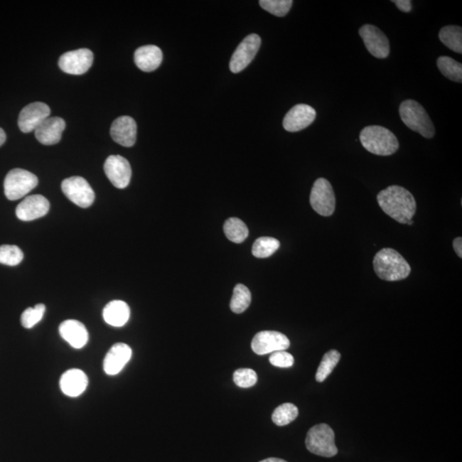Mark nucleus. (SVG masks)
Wrapping results in <instances>:
<instances>
[{
  "label": "nucleus",
  "mask_w": 462,
  "mask_h": 462,
  "mask_svg": "<svg viewBox=\"0 0 462 462\" xmlns=\"http://www.w3.org/2000/svg\"><path fill=\"white\" fill-rule=\"evenodd\" d=\"M65 126V121L61 117H49L35 130L36 137L41 144H57L61 140Z\"/></svg>",
  "instance_id": "6ab92c4d"
},
{
  "label": "nucleus",
  "mask_w": 462,
  "mask_h": 462,
  "mask_svg": "<svg viewBox=\"0 0 462 462\" xmlns=\"http://www.w3.org/2000/svg\"><path fill=\"white\" fill-rule=\"evenodd\" d=\"M45 312L44 304H37L35 308H28L24 311L21 316V323L24 328L31 329L41 322Z\"/></svg>",
  "instance_id": "473e14b6"
},
{
  "label": "nucleus",
  "mask_w": 462,
  "mask_h": 462,
  "mask_svg": "<svg viewBox=\"0 0 462 462\" xmlns=\"http://www.w3.org/2000/svg\"><path fill=\"white\" fill-rule=\"evenodd\" d=\"M94 62V54L90 49L82 48L63 54L58 61L60 68L70 75L85 74Z\"/></svg>",
  "instance_id": "ddd939ff"
},
{
  "label": "nucleus",
  "mask_w": 462,
  "mask_h": 462,
  "mask_svg": "<svg viewBox=\"0 0 462 462\" xmlns=\"http://www.w3.org/2000/svg\"><path fill=\"white\" fill-rule=\"evenodd\" d=\"M316 116L315 109L308 104H296L285 115L283 121L284 128L289 132L301 131L312 124Z\"/></svg>",
  "instance_id": "2eb2a0df"
},
{
  "label": "nucleus",
  "mask_w": 462,
  "mask_h": 462,
  "mask_svg": "<svg viewBox=\"0 0 462 462\" xmlns=\"http://www.w3.org/2000/svg\"><path fill=\"white\" fill-rule=\"evenodd\" d=\"M360 140L365 149L379 156H390L399 149L394 134L379 125L367 126L361 130Z\"/></svg>",
  "instance_id": "7ed1b4c3"
},
{
  "label": "nucleus",
  "mask_w": 462,
  "mask_h": 462,
  "mask_svg": "<svg viewBox=\"0 0 462 462\" xmlns=\"http://www.w3.org/2000/svg\"><path fill=\"white\" fill-rule=\"evenodd\" d=\"M377 203L383 211L400 224H407L416 213V201L406 188L393 185L380 192Z\"/></svg>",
  "instance_id": "f257e3e1"
},
{
  "label": "nucleus",
  "mask_w": 462,
  "mask_h": 462,
  "mask_svg": "<svg viewBox=\"0 0 462 462\" xmlns=\"http://www.w3.org/2000/svg\"><path fill=\"white\" fill-rule=\"evenodd\" d=\"M310 204L315 212L323 217L333 215L335 208V196L328 180L318 178L315 181L310 195Z\"/></svg>",
  "instance_id": "0eeeda50"
},
{
  "label": "nucleus",
  "mask_w": 462,
  "mask_h": 462,
  "mask_svg": "<svg viewBox=\"0 0 462 462\" xmlns=\"http://www.w3.org/2000/svg\"><path fill=\"white\" fill-rule=\"evenodd\" d=\"M130 309L123 301H112L104 306L103 318L108 325L122 327L129 321Z\"/></svg>",
  "instance_id": "5701e85b"
},
{
  "label": "nucleus",
  "mask_w": 462,
  "mask_h": 462,
  "mask_svg": "<svg viewBox=\"0 0 462 462\" xmlns=\"http://www.w3.org/2000/svg\"><path fill=\"white\" fill-rule=\"evenodd\" d=\"M137 125L131 117L122 116L113 122L111 136L113 141L125 148H130L136 144Z\"/></svg>",
  "instance_id": "f3484780"
},
{
  "label": "nucleus",
  "mask_w": 462,
  "mask_h": 462,
  "mask_svg": "<svg viewBox=\"0 0 462 462\" xmlns=\"http://www.w3.org/2000/svg\"><path fill=\"white\" fill-rule=\"evenodd\" d=\"M269 360L272 365L281 368L291 367L295 362L293 355L285 350L272 353Z\"/></svg>",
  "instance_id": "f704fd0d"
},
{
  "label": "nucleus",
  "mask_w": 462,
  "mask_h": 462,
  "mask_svg": "<svg viewBox=\"0 0 462 462\" xmlns=\"http://www.w3.org/2000/svg\"><path fill=\"white\" fill-rule=\"evenodd\" d=\"M399 113L403 123L423 137L431 139L435 136V127L425 108L413 100H407L401 104Z\"/></svg>",
  "instance_id": "20e7f679"
},
{
  "label": "nucleus",
  "mask_w": 462,
  "mask_h": 462,
  "mask_svg": "<svg viewBox=\"0 0 462 462\" xmlns=\"http://www.w3.org/2000/svg\"><path fill=\"white\" fill-rule=\"evenodd\" d=\"M413 224H414V222L412 221V220L409 221V222H407V225H413Z\"/></svg>",
  "instance_id": "ea45409f"
},
{
  "label": "nucleus",
  "mask_w": 462,
  "mask_h": 462,
  "mask_svg": "<svg viewBox=\"0 0 462 462\" xmlns=\"http://www.w3.org/2000/svg\"><path fill=\"white\" fill-rule=\"evenodd\" d=\"M88 379L85 372L80 369H70L62 375L60 388L66 396L77 397L85 392Z\"/></svg>",
  "instance_id": "aec40b11"
},
{
  "label": "nucleus",
  "mask_w": 462,
  "mask_h": 462,
  "mask_svg": "<svg viewBox=\"0 0 462 462\" xmlns=\"http://www.w3.org/2000/svg\"><path fill=\"white\" fill-rule=\"evenodd\" d=\"M340 359H341V355L338 351L334 350L327 352L323 355L316 373V380L318 383H322L330 376L335 365L338 364Z\"/></svg>",
  "instance_id": "c756f323"
},
{
  "label": "nucleus",
  "mask_w": 462,
  "mask_h": 462,
  "mask_svg": "<svg viewBox=\"0 0 462 462\" xmlns=\"http://www.w3.org/2000/svg\"><path fill=\"white\" fill-rule=\"evenodd\" d=\"M280 247V242L276 238L259 237L254 243L252 253L256 258L264 259L270 257Z\"/></svg>",
  "instance_id": "cd10ccee"
},
{
  "label": "nucleus",
  "mask_w": 462,
  "mask_h": 462,
  "mask_svg": "<svg viewBox=\"0 0 462 462\" xmlns=\"http://www.w3.org/2000/svg\"><path fill=\"white\" fill-rule=\"evenodd\" d=\"M436 65L445 77L452 82H462V65L461 63L451 58L442 56L438 58Z\"/></svg>",
  "instance_id": "bb28decb"
},
{
  "label": "nucleus",
  "mask_w": 462,
  "mask_h": 462,
  "mask_svg": "<svg viewBox=\"0 0 462 462\" xmlns=\"http://www.w3.org/2000/svg\"><path fill=\"white\" fill-rule=\"evenodd\" d=\"M104 170L113 186L120 190L129 186L132 170L130 163L125 158L120 155H111L104 162Z\"/></svg>",
  "instance_id": "9b49d317"
},
{
  "label": "nucleus",
  "mask_w": 462,
  "mask_h": 462,
  "mask_svg": "<svg viewBox=\"0 0 462 462\" xmlns=\"http://www.w3.org/2000/svg\"><path fill=\"white\" fill-rule=\"evenodd\" d=\"M24 255L20 247L15 245H2L0 247V264L6 266H18L23 262Z\"/></svg>",
  "instance_id": "2f4dec72"
},
{
  "label": "nucleus",
  "mask_w": 462,
  "mask_h": 462,
  "mask_svg": "<svg viewBox=\"0 0 462 462\" xmlns=\"http://www.w3.org/2000/svg\"><path fill=\"white\" fill-rule=\"evenodd\" d=\"M306 447L314 455L323 457H333L338 452L334 431L326 424H319L311 428L306 435Z\"/></svg>",
  "instance_id": "39448f33"
},
{
  "label": "nucleus",
  "mask_w": 462,
  "mask_h": 462,
  "mask_svg": "<svg viewBox=\"0 0 462 462\" xmlns=\"http://www.w3.org/2000/svg\"><path fill=\"white\" fill-rule=\"evenodd\" d=\"M291 345L289 338L279 331H264L256 334L251 347L255 354L264 355L286 350Z\"/></svg>",
  "instance_id": "9d476101"
},
{
  "label": "nucleus",
  "mask_w": 462,
  "mask_h": 462,
  "mask_svg": "<svg viewBox=\"0 0 462 462\" xmlns=\"http://www.w3.org/2000/svg\"><path fill=\"white\" fill-rule=\"evenodd\" d=\"M225 236L230 241L235 243H242L249 237V229L245 222L237 217H230L224 225Z\"/></svg>",
  "instance_id": "393cba45"
},
{
  "label": "nucleus",
  "mask_w": 462,
  "mask_h": 462,
  "mask_svg": "<svg viewBox=\"0 0 462 462\" xmlns=\"http://www.w3.org/2000/svg\"><path fill=\"white\" fill-rule=\"evenodd\" d=\"M163 53L157 45L141 46L134 53V63L144 72H152L161 65Z\"/></svg>",
  "instance_id": "4be33fe9"
},
{
  "label": "nucleus",
  "mask_w": 462,
  "mask_h": 462,
  "mask_svg": "<svg viewBox=\"0 0 462 462\" xmlns=\"http://www.w3.org/2000/svg\"><path fill=\"white\" fill-rule=\"evenodd\" d=\"M132 350L127 344L116 343L104 357L103 367L107 375L114 376L124 369L131 359Z\"/></svg>",
  "instance_id": "a211bd4d"
},
{
  "label": "nucleus",
  "mask_w": 462,
  "mask_h": 462,
  "mask_svg": "<svg viewBox=\"0 0 462 462\" xmlns=\"http://www.w3.org/2000/svg\"><path fill=\"white\" fill-rule=\"evenodd\" d=\"M51 114V109L42 102H33L21 111L18 126L21 131L29 133L36 130Z\"/></svg>",
  "instance_id": "4468645a"
},
{
  "label": "nucleus",
  "mask_w": 462,
  "mask_h": 462,
  "mask_svg": "<svg viewBox=\"0 0 462 462\" xmlns=\"http://www.w3.org/2000/svg\"><path fill=\"white\" fill-rule=\"evenodd\" d=\"M360 36L368 52L377 58H386L390 54V41L380 29L371 24L360 28Z\"/></svg>",
  "instance_id": "f8f14e48"
},
{
  "label": "nucleus",
  "mask_w": 462,
  "mask_h": 462,
  "mask_svg": "<svg viewBox=\"0 0 462 462\" xmlns=\"http://www.w3.org/2000/svg\"><path fill=\"white\" fill-rule=\"evenodd\" d=\"M60 333L63 339L74 348H82L88 341V333L82 323L68 319L63 322L60 326Z\"/></svg>",
  "instance_id": "412c9836"
},
{
  "label": "nucleus",
  "mask_w": 462,
  "mask_h": 462,
  "mask_svg": "<svg viewBox=\"0 0 462 462\" xmlns=\"http://www.w3.org/2000/svg\"><path fill=\"white\" fill-rule=\"evenodd\" d=\"M252 301L249 289L245 285L239 284L234 289L230 301V309L235 313H242L249 308Z\"/></svg>",
  "instance_id": "a878e982"
},
{
  "label": "nucleus",
  "mask_w": 462,
  "mask_h": 462,
  "mask_svg": "<svg viewBox=\"0 0 462 462\" xmlns=\"http://www.w3.org/2000/svg\"><path fill=\"white\" fill-rule=\"evenodd\" d=\"M298 414L299 411L296 405L292 403H284L273 412L272 419L276 426H284L295 421Z\"/></svg>",
  "instance_id": "c85d7f7f"
},
{
  "label": "nucleus",
  "mask_w": 462,
  "mask_h": 462,
  "mask_svg": "<svg viewBox=\"0 0 462 462\" xmlns=\"http://www.w3.org/2000/svg\"><path fill=\"white\" fill-rule=\"evenodd\" d=\"M39 181L35 174L31 171L16 168L8 172L6 176L4 188L6 198L16 200L23 198L35 188Z\"/></svg>",
  "instance_id": "423d86ee"
},
{
  "label": "nucleus",
  "mask_w": 462,
  "mask_h": 462,
  "mask_svg": "<svg viewBox=\"0 0 462 462\" xmlns=\"http://www.w3.org/2000/svg\"><path fill=\"white\" fill-rule=\"evenodd\" d=\"M292 0H260L259 6L272 15L283 18L291 11Z\"/></svg>",
  "instance_id": "7c9ffc66"
},
{
  "label": "nucleus",
  "mask_w": 462,
  "mask_h": 462,
  "mask_svg": "<svg viewBox=\"0 0 462 462\" xmlns=\"http://www.w3.org/2000/svg\"><path fill=\"white\" fill-rule=\"evenodd\" d=\"M259 462H287L283 459H279V458H267L266 460H263Z\"/></svg>",
  "instance_id": "58836bf2"
},
{
  "label": "nucleus",
  "mask_w": 462,
  "mask_h": 462,
  "mask_svg": "<svg viewBox=\"0 0 462 462\" xmlns=\"http://www.w3.org/2000/svg\"><path fill=\"white\" fill-rule=\"evenodd\" d=\"M393 3L396 4L399 10L405 14H409L412 11V2L410 0H394Z\"/></svg>",
  "instance_id": "c9c22d12"
},
{
  "label": "nucleus",
  "mask_w": 462,
  "mask_h": 462,
  "mask_svg": "<svg viewBox=\"0 0 462 462\" xmlns=\"http://www.w3.org/2000/svg\"><path fill=\"white\" fill-rule=\"evenodd\" d=\"M6 140V132L4 131V129L0 128V146H1L4 144H5Z\"/></svg>",
  "instance_id": "4c0bfd02"
},
{
  "label": "nucleus",
  "mask_w": 462,
  "mask_h": 462,
  "mask_svg": "<svg viewBox=\"0 0 462 462\" xmlns=\"http://www.w3.org/2000/svg\"><path fill=\"white\" fill-rule=\"evenodd\" d=\"M439 39L448 48L457 53H462V28L448 25L441 29Z\"/></svg>",
  "instance_id": "b1692460"
},
{
  "label": "nucleus",
  "mask_w": 462,
  "mask_h": 462,
  "mask_svg": "<svg viewBox=\"0 0 462 462\" xmlns=\"http://www.w3.org/2000/svg\"><path fill=\"white\" fill-rule=\"evenodd\" d=\"M373 267L380 279L390 282L405 279L411 272L409 264L392 249L380 250L373 259Z\"/></svg>",
  "instance_id": "f03ea898"
},
{
  "label": "nucleus",
  "mask_w": 462,
  "mask_h": 462,
  "mask_svg": "<svg viewBox=\"0 0 462 462\" xmlns=\"http://www.w3.org/2000/svg\"><path fill=\"white\" fill-rule=\"evenodd\" d=\"M50 209V203L43 195L26 197L16 209V215L22 221H32L44 217Z\"/></svg>",
  "instance_id": "dca6fc26"
},
{
  "label": "nucleus",
  "mask_w": 462,
  "mask_h": 462,
  "mask_svg": "<svg viewBox=\"0 0 462 462\" xmlns=\"http://www.w3.org/2000/svg\"><path fill=\"white\" fill-rule=\"evenodd\" d=\"M262 45V38L251 33L237 46L230 62V70L235 74L241 72L254 60Z\"/></svg>",
  "instance_id": "1a4fd4ad"
},
{
  "label": "nucleus",
  "mask_w": 462,
  "mask_h": 462,
  "mask_svg": "<svg viewBox=\"0 0 462 462\" xmlns=\"http://www.w3.org/2000/svg\"><path fill=\"white\" fill-rule=\"evenodd\" d=\"M62 190L78 207L87 208L94 203L95 194L90 184L82 176H71L63 181Z\"/></svg>",
  "instance_id": "6e6552de"
},
{
  "label": "nucleus",
  "mask_w": 462,
  "mask_h": 462,
  "mask_svg": "<svg viewBox=\"0 0 462 462\" xmlns=\"http://www.w3.org/2000/svg\"><path fill=\"white\" fill-rule=\"evenodd\" d=\"M453 249H455L456 253L460 258L462 257V238L457 237L453 242Z\"/></svg>",
  "instance_id": "e433bc0d"
},
{
  "label": "nucleus",
  "mask_w": 462,
  "mask_h": 462,
  "mask_svg": "<svg viewBox=\"0 0 462 462\" xmlns=\"http://www.w3.org/2000/svg\"><path fill=\"white\" fill-rule=\"evenodd\" d=\"M233 380L238 387L250 388L257 383L258 377L254 370L241 368L234 372Z\"/></svg>",
  "instance_id": "72a5a7b5"
}]
</instances>
